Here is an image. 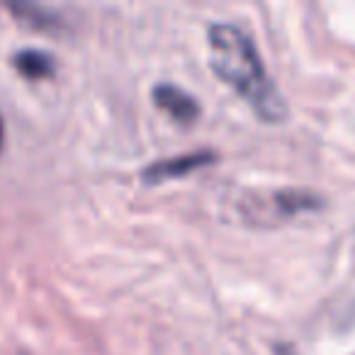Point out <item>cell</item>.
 Listing matches in <instances>:
<instances>
[{
	"mask_svg": "<svg viewBox=\"0 0 355 355\" xmlns=\"http://www.w3.org/2000/svg\"><path fill=\"white\" fill-rule=\"evenodd\" d=\"M209 66L222 83L236 90L251 110L268 124L287 119V103L270 83L253 40L236 25L214 22L207 32Z\"/></svg>",
	"mask_w": 355,
	"mask_h": 355,
	"instance_id": "6da1fadb",
	"label": "cell"
},
{
	"mask_svg": "<svg viewBox=\"0 0 355 355\" xmlns=\"http://www.w3.org/2000/svg\"><path fill=\"white\" fill-rule=\"evenodd\" d=\"M214 161L212 151H195V153H185V156H175L168 158V161H156L141 173L144 183L148 185H161L168 180H175V178H185L190 175L198 168H205Z\"/></svg>",
	"mask_w": 355,
	"mask_h": 355,
	"instance_id": "7a4b0ae2",
	"label": "cell"
},
{
	"mask_svg": "<svg viewBox=\"0 0 355 355\" xmlns=\"http://www.w3.org/2000/svg\"><path fill=\"white\" fill-rule=\"evenodd\" d=\"M153 103H156V107H161L163 112L171 114L180 124H193L200 114L198 100L190 93H185L183 88H178V85L171 83H161L153 88Z\"/></svg>",
	"mask_w": 355,
	"mask_h": 355,
	"instance_id": "3957f363",
	"label": "cell"
},
{
	"mask_svg": "<svg viewBox=\"0 0 355 355\" xmlns=\"http://www.w3.org/2000/svg\"><path fill=\"white\" fill-rule=\"evenodd\" d=\"M12 66L20 71L25 78L30 80H42V78H51L56 73V61L51 54L40 49H25L17 51L12 56Z\"/></svg>",
	"mask_w": 355,
	"mask_h": 355,
	"instance_id": "277c9868",
	"label": "cell"
},
{
	"mask_svg": "<svg viewBox=\"0 0 355 355\" xmlns=\"http://www.w3.org/2000/svg\"><path fill=\"white\" fill-rule=\"evenodd\" d=\"M8 8H10V10L15 12L17 17H20V22L25 20L27 25L37 27V30H46V27L56 22V17H51L49 12H46L44 8H40V6H27V3H10Z\"/></svg>",
	"mask_w": 355,
	"mask_h": 355,
	"instance_id": "5b68a950",
	"label": "cell"
},
{
	"mask_svg": "<svg viewBox=\"0 0 355 355\" xmlns=\"http://www.w3.org/2000/svg\"><path fill=\"white\" fill-rule=\"evenodd\" d=\"M275 355H297L295 348H290V345H277Z\"/></svg>",
	"mask_w": 355,
	"mask_h": 355,
	"instance_id": "8992f818",
	"label": "cell"
},
{
	"mask_svg": "<svg viewBox=\"0 0 355 355\" xmlns=\"http://www.w3.org/2000/svg\"><path fill=\"white\" fill-rule=\"evenodd\" d=\"M0 144H3V119H0Z\"/></svg>",
	"mask_w": 355,
	"mask_h": 355,
	"instance_id": "52a82bcc",
	"label": "cell"
}]
</instances>
